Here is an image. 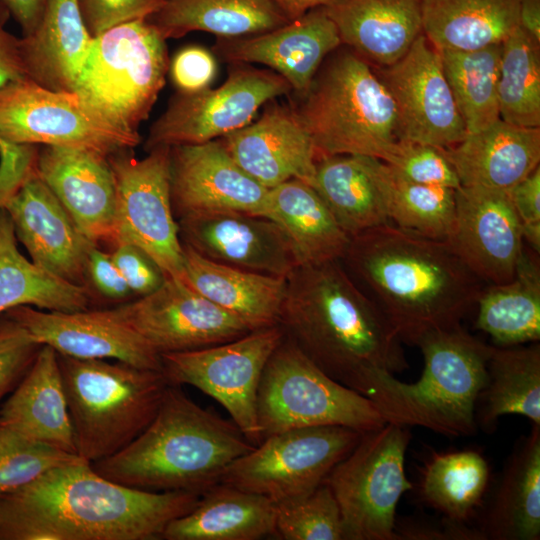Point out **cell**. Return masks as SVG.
Here are the masks:
<instances>
[{
    "mask_svg": "<svg viewBox=\"0 0 540 540\" xmlns=\"http://www.w3.org/2000/svg\"><path fill=\"white\" fill-rule=\"evenodd\" d=\"M200 494L113 482L80 458L0 494V540H158Z\"/></svg>",
    "mask_w": 540,
    "mask_h": 540,
    "instance_id": "cell-1",
    "label": "cell"
},
{
    "mask_svg": "<svg viewBox=\"0 0 540 540\" xmlns=\"http://www.w3.org/2000/svg\"><path fill=\"white\" fill-rule=\"evenodd\" d=\"M279 325L326 375L368 399L382 373L409 367L397 333L340 260L293 270Z\"/></svg>",
    "mask_w": 540,
    "mask_h": 540,
    "instance_id": "cell-2",
    "label": "cell"
},
{
    "mask_svg": "<svg viewBox=\"0 0 540 540\" xmlns=\"http://www.w3.org/2000/svg\"><path fill=\"white\" fill-rule=\"evenodd\" d=\"M342 260L410 345L430 331L460 325L483 289L446 240L391 223L352 237Z\"/></svg>",
    "mask_w": 540,
    "mask_h": 540,
    "instance_id": "cell-3",
    "label": "cell"
},
{
    "mask_svg": "<svg viewBox=\"0 0 540 540\" xmlns=\"http://www.w3.org/2000/svg\"><path fill=\"white\" fill-rule=\"evenodd\" d=\"M254 447L232 420L169 385L149 425L117 453L90 464L106 479L131 488L201 495Z\"/></svg>",
    "mask_w": 540,
    "mask_h": 540,
    "instance_id": "cell-4",
    "label": "cell"
},
{
    "mask_svg": "<svg viewBox=\"0 0 540 540\" xmlns=\"http://www.w3.org/2000/svg\"><path fill=\"white\" fill-rule=\"evenodd\" d=\"M415 346L424 360L421 377L405 383L392 373H382L370 400L386 422L452 437L475 434L476 402L487 380L492 345L460 324L430 331Z\"/></svg>",
    "mask_w": 540,
    "mask_h": 540,
    "instance_id": "cell-5",
    "label": "cell"
},
{
    "mask_svg": "<svg viewBox=\"0 0 540 540\" xmlns=\"http://www.w3.org/2000/svg\"><path fill=\"white\" fill-rule=\"evenodd\" d=\"M299 98L294 108L318 159L360 155L386 162L395 152L400 136L394 101L381 78L356 53L340 51L332 56Z\"/></svg>",
    "mask_w": 540,
    "mask_h": 540,
    "instance_id": "cell-6",
    "label": "cell"
},
{
    "mask_svg": "<svg viewBox=\"0 0 540 540\" xmlns=\"http://www.w3.org/2000/svg\"><path fill=\"white\" fill-rule=\"evenodd\" d=\"M57 355L77 455L89 463L132 442L155 416L169 386L162 371Z\"/></svg>",
    "mask_w": 540,
    "mask_h": 540,
    "instance_id": "cell-7",
    "label": "cell"
},
{
    "mask_svg": "<svg viewBox=\"0 0 540 540\" xmlns=\"http://www.w3.org/2000/svg\"><path fill=\"white\" fill-rule=\"evenodd\" d=\"M169 62L166 39L147 19L121 24L93 38L74 92L111 125L138 133Z\"/></svg>",
    "mask_w": 540,
    "mask_h": 540,
    "instance_id": "cell-8",
    "label": "cell"
},
{
    "mask_svg": "<svg viewBox=\"0 0 540 540\" xmlns=\"http://www.w3.org/2000/svg\"><path fill=\"white\" fill-rule=\"evenodd\" d=\"M257 419L262 440L303 427L333 425L364 433L387 423L370 399L326 375L285 334L262 373Z\"/></svg>",
    "mask_w": 540,
    "mask_h": 540,
    "instance_id": "cell-9",
    "label": "cell"
},
{
    "mask_svg": "<svg viewBox=\"0 0 540 540\" xmlns=\"http://www.w3.org/2000/svg\"><path fill=\"white\" fill-rule=\"evenodd\" d=\"M409 427L387 422L362 433L325 482L342 515L344 540H396V508L413 490L405 474Z\"/></svg>",
    "mask_w": 540,
    "mask_h": 540,
    "instance_id": "cell-10",
    "label": "cell"
},
{
    "mask_svg": "<svg viewBox=\"0 0 540 540\" xmlns=\"http://www.w3.org/2000/svg\"><path fill=\"white\" fill-rule=\"evenodd\" d=\"M361 435L333 425L272 434L234 460L219 482L266 497L275 506L293 503L320 486Z\"/></svg>",
    "mask_w": 540,
    "mask_h": 540,
    "instance_id": "cell-11",
    "label": "cell"
},
{
    "mask_svg": "<svg viewBox=\"0 0 540 540\" xmlns=\"http://www.w3.org/2000/svg\"><path fill=\"white\" fill-rule=\"evenodd\" d=\"M130 150L107 157L116 188L114 246H137L165 277L185 282L182 241L170 193V147H156L142 159Z\"/></svg>",
    "mask_w": 540,
    "mask_h": 540,
    "instance_id": "cell-12",
    "label": "cell"
},
{
    "mask_svg": "<svg viewBox=\"0 0 540 540\" xmlns=\"http://www.w3.org/2000/svg\"><path fill=\"white\" fill-rule=\"evenodd\" d=\"M284 338L280 325L202 349L161 354L169 385H191L221 404L254 446L262 441L257 396L263 370Z\"/></svg>",
    "mask_w": 540,
    "mask_h": 540,
    "instance_id": "cell-13",
    "label": "cell"
},
{
    "mask_svg": "<svg viewBox=\"0 0 540 540\" xmlns=\"http://www.w3.org/2000/svg\"><path fill=\"white\" fill-rule=\"evenodd\" d=\"M0 141L74 148L108 157L141 137L93 112L75 92H57L28 78L0 89Z\"/></svg>",
    "mask_w": 540,
    "mask_h": 540,
    "instance_id": "cell-14",
    "label": "cell"
},
{
    "mask_svg": "<svg viewBox=\"0 0 540 540\" xmlns=\"http://www.w3.org/2000/svg\"><path fill=\"white\" fill-rule=\"evenodd\" d=\"M290 92V84L278 73L232 63L219 87L178 92L151 125L144 148L148 152L222 138L251 123L262 106Z\"/></svg>",
    "mask_w": 540,
    "mask_h": 540,
    "instance_id": "cell-15",
    "label": "cell"
},
{
    "mask_svg": "<svg viewBox=\"0 0 540 540\" xmlns=\"http://www.w3.org/2000/svg\"><path fill=\"white\" fill-rule=\"evenodd\" d=\"M115 309L159 355L202 349L252 331L240 318L174 278L166 277L154 292Z\"/></svg>",
    "mask_w": 540,
    "mask_h": 540,
    "instance_id": "cell-16",
    "label": "cell"
},
{
    "mask_svg": "<svg viewBox=\"0 0 540 540\" xmlns=\"http://www.w3.org/2000/svg\"><path fill=\"white\" fill-rule=\"evenodd\" d=\"M380 78L395 104L400 140L448 149L464 139L439 52L424 34Z\"/></svg>",
    "mask_w": 540,
    "mask_h": 540,
    "instance_id": "cell-17",
    "label": "cell"
},
{
    "mask_svg": "<svg viewBox=\"0 0 540 540\" xmlns=\"http://www.w3.org/2000/svg\"><path fill=\"white\" fill-rule=\"evenodd\" d=\"M39 344L80 359H112L162 371L160 355L115 308L72 312L18 306L6 311Z\"/></svg>",
    "mask_w": 540,
    "mask_h": 540,
    "instance_id": "cell-18",
    "label": "cell"
},
{
    "mask_svg": "<svg viewBox=\"0 0 540 540\" xmlns=\"http://www.w3.org/2000/svg\"><path fill=\"white\" fill-rule=\"evenodd\" d=\"M446 241L484 283L511 281L524 246L509 192L466 186L456 189L455 218Z\"/></svg>",
    "mask_w": 540,
    "mask_h": 540,
    "instance_id": "cell-19",
    "label": "cell"
},
{
    "mask_svg": "<svg viewBox=\"0 0 540 540\" xmlns=\"http://www.w3.org/2000/svg\"><path fill=\"white\" fill-rule=\"evenodd\" d=\"M170 193L179 219L216 211L260 216L268 189L234 161L219 138L170 147Z\"/></svg>",
    "mask_w": 540,
    "mask_h": 540,
    "instance_id": "cell-20",
    "label": "cell"
},
{
    "mask_svg": "<svg viewBox=\"0 0 540 540\" xmlns=\"http://www.w3.org/2000/svg\"><path fill=\"white\" fill-rule=\"evenodd\" d=\"M182 242L228 266L287 278L298 266L289 240L272 220L239 211H216L178 221Z\"/></svg>",
    "mask_w": 540,
    "mask_h": 540,
    "instance_id": "cell-21",
    "label": "cell"
},
{
    "mask_svg": "<svg viewBox=\"0 0 540 540\" xmlns=\"http://www.w3.org/2000/svg\"><path fill=\"white\" fill-rule=\"evenodd\" d=\"M3 208L32 262L67 282L88 286V255L96 245L80 232L38 172Z\"/></svg>",
    "mask_w": 540,
    "mask_h": 540,
    "instance_id": "cell-22",
    "label": "cell"
},
{
    "mask_svg": "<svg viewBox=\"0 0 540 540\" xmlns=\"http://www.w3.org/2000/svg\"><path fill=\"white\" fill-rule=\"evenodd\" d=\"M341 40L321 7L276 29L240 38H218L213 51L232 63L260 64L278 73L298 97L309 89L326 57Z\"/></svg>",
    "mask_w": 540,
    "mask_h": 540,
    "instance_id": "cell-23",
    "label": "cell"
},
{
    "mask_svg": "<svg viewBox=\"0 0 540 540\" xmlns=\"http://www.w3.org/2000/svg\"><path fill=\"white\" fill-rule=\"evenodd\" d=\"M220 139L234 161L267 189L292 179L313 184L318 157L294 106L272 100L255 122Z\"/></svg>",
    "mask_w": 540,
    "mask_h": 540,
    "instance_id": "cell-24",
    "label": "cell"
},
{
    "mask_svg": "<svg viewBox=\"0 0 540 540\" xmlns=\"http://www.w3.org/2000/svg\"><path fill=\"white\" fill-rule=\"evenodd\" d=\"M37 172L80 232L98 246H114L116 188L107 157L58 147L39 148Z\"/></svg>",
    "mask_w": 540,
    "mask_h": 540,
    "instance_id": "cell-25",
    "label": "cell"
},
{
    "mask_svg": "<svg viewBox=\"0 0 540 540\" xmlns=\"http://www.w3.org/2000/svg\"><path fill=\"white\" fill-rule=\"evenodd\" d=\"M0 425L77 455L58 355L50 346L42 345L28 371L0 405Z\"/></svg>",
    "mask_w": 540,
    "mask_h": 540,
    "instance_id": "cell-26",
    "label": "cell"
},
{
    "mask_svg": "<svg viewBox=\"0 0 540 540\" xmlns=\"http://www.w3.org/2000/svg\"><path fill=\"white\" fill-rule=\"evenodd\" d=\"M461 186L509 192L540 162V128L502 119L444 149Z\"/></svg>",
    "mask_w": 540,
    "mask_h": 540,
    "instance_id": "cell-27",
    "label": "cell"
},
{
    "mask_svg": "<svg viewBox=\"0 0 540 540\" xmlns=\"http://www.w3.org/2000/svg\"><path fill=\"white\" fill-rule=\"evenodd\" d=\"M321 8L341 43L381 66L397 62L423 34L421 0H331Z\"/></svg>",
    "mask_w": 540,
    "mask_h": 540,
    "instance_id": "cell-28",
    "label": "cell"
},
{
    "mask_svg": "<svg viewBox=\"0 0 540 540\" xmlns=\"http://www.w3.org/2000/svg\"><path fill=\"white\" fill-rule=\"evenodd\" d=\"M92 41L77 0H49L36 28L19 39L26 77L52 91L74 92Z\"/></svg>",
    "mask_w": 540,
    "mask_h": 540,
    "instance_id": "cell-29",
    "label": "cell"
},
{
    "mask_svg": "<svg viewBox=\"0 0 540 540\" xmlns=\"http://www.w3.org/2000/svg\"><path fill=\"white\" fill-rule=\"evenodd\" d=\"M185 282L253 330L279 325L287 278L208 259L182 242Z\"/></svg>",
    "mask_w": 540,
    "mask_h": 540,
    "instance_id": "cell-30",
    "label": "cell"
},
{
    "mask_svg": "<svg viewBox=\"0 0 540 540\" xmlns=\"http://www.w3.org/2000/svg\"><path fill=\"white\" fill-rule=\"evenodd\" d=\"M480 514L485 540L540 539V425L517 441Z\"/></svg>",
    "mask_w": 540,
    "mask_h": 540,
    "instance_id": "cell-31",
    "label": "cell"
},
{
    "mask_svg": "<svg viewBox=\"0 0 540 540\" xmlns=\"http://www.w3.org/2000/svg\"><path fill=\"white\" fill-rule=\"evenodd\" d=\"M260 216L282 229L298 266L341 261L350 244L317 192L298 179L268 189Z\"/></svg>",
    "mask_w": 540,
    "mask_h": 540,
    "instance_id": "cell-32",
    "label": "cell"
},
{
    "mask_svg": "<svg viewBox=\"0 0 540 540\" xmlns=\"http://www.w3.org/2000/svg\"><path fill=\"white\" fill-rule=\"evenodd\" d=\"M276 536V506L266 497L216 483L169 523L166 540H258Z\"/></svg>",
    "mask_w": 540,
    "mask_h": 540,
    "instance_id": "cell-33",
    "label": "cell"
},
{
    "mask_svg": "<svg viewBox=\"0 0 540 540\" xmlns=\"http://www.w3.org/2000/svg\"><path fill=\"white\" fill-rule=\"evenodd\" d=\"M490 480L489 463L479 450H430L419 467L417 496L442 518L468 524L482 509Z\"/></svg>",
    "mask_w": 540,
    "mask_h": 540,
    "instance_id": "cell-34",
    "label": "cell"
},
{
    "mask_svg": "<svg viewBox=\"0 0 540 540\" xmlns=\"http://www.w3.org/2000/svg\"><path fill=\"white\" fill-rule=\"evenodd\" d=\"M521 0H421L422 30L437 49L501 44L519 27Z\"/></svg>",
    "mask_w": 540,
    "mask_h": 540,
    "instance_id": "cell-35",
    "label": "cell"
},
{
    "mask_svg": "<svg viewBox=\"0 0 540 540\" xmlns=\"http://www.w3.org/2000/svg\"><path fill=\"white\" fill-rule=\"evenodd\" d=\"M520 415L540 425V345L492 346L487 380L478 395L475 420L486 433L500 417Z\"/></svg>",
    "mask_w": 540,
    "mask_h": 540,
    "instance_id": "cell-36",
    "label": "cell"
},
{
    "mask_svg": "<svg viewBox=\"0 0 540 540\" xmlns=\"http://www.w3.org/2000/svg\"><path fill=\"white\" fill-rule=\"evenodd\" d=\"M372 160L369 156L332 155L316 163L312 187L350 238L390 223Z\"/></svg>",
    "mask_w": 540,
    "mask_h": 540,
    "instance_id": "cell-37",
    "label": "cell"
},
{
    "mask_svg": "<svg viewBox=\"0 0 540 540\" xmlns=\"http://www.w3.org/2000/svg\"><path fill=\"white\" fill-rule=\"evenodd\" d=\"M167 40L193 31L217 38L264 33L290 20L271 0H165L147 19Z\"/></svg>",
    "mask_w": 540,
    "mask_h": 540,
    "instance_id": "cell-38",
    "label": "cell"
},
{
    "mask_svg": "<svg viewBox=\"0 0 540 540\" xmlns=\"http://www.w3.org/2000/svg\"><path fill=\"white\" fill-rule=\"evenodd\" d=\"M537 254L523 248L509 282L483 287L476 305V328L494 346L510 347L540 340V267Z\"/></svg>",
    "mask_w": 540,
    "mask_h": 540,
    "instance_id": "cell-39",
    "label": "cell"
},
{
    "mask_svg": "<svg viewBox=\"0 0 540 540\" xmlns=\"http://www.w3.org/2000/svg\"><path fill=\"white\" fill-rule=\"evenodd\" d=\"M92 299L88 286L67 282L23 256L12 221L0 208V314L18 306L80 311L89 309Z\"/></svg>",
    "mask_w": 540,
    "mask_h": 540,
    "instance_id": "cell-40",
    "label": "cell"
},
{
    "mask_svg": "<svg viewBox=\"0 0 540 540\" xmlns=\"http://www.w3.org/2000/svg\"><path fill=\"white\" fill-rule=\"evenodd\" d=\"M501 50L502 43L474 50H437L467 133L483 130L500 119Z\"/></svg>",
    "mask_w": 540,
    "mask_h": 540,
    "instance_id": "cell-41",
    "label": "cell"
},
{
    "mask_svg": "<svg viewBox=\"0 0 540 540\" xmlns=\"http://www.w3.org/2000/svg\"><path fill=\"white\" fill-rule=\"evenodd\" d=\"M372 165L389 220L425 237L447 240L455 218V190L408 181L377 158Z\"/></svg>",
    "mask_w": 540,
    "mask_h": 540,
    "instance_id": "cell-42",
    "label": "cell"
},
{
    "mask_svg": "<svg viewBox=\"0 0 540 540\" xmlns=\"http://www.w3.org/2000/svg\"><path fill=\"white\" fill-rule=\"evenodd\" d=\"M539 44L520 26L502 42L498 102L500 119L540 128Z\"/></svg>",
    "mask_w": 540,
    "mask_h": 540,
    "instance_id": "cell-43",
    "label": "cell"
},
{
    "mask_svg": "<svg viewBox=\"0 0 540 540\" xmlns=\"http://www.w3.org/2000/svg\"><path fill=\"white\" fill-rule=\"evenodd\" d=\"M276 536L284 540H344L340 507L325 481L307 497L276 506Z\"/></svg>",
    "mask_w": 540,
    "mask_h": 540,
    "instance_id": "cell-44",
    "label": "cell"
},
{
    "mask_svg": "<svg viewBox=\"0 0 540 540\" xmlns=\"http://www.w3.org/2000/svg\"><path fill=\"white\" fill-rule=\"evenodd\" d=\"M80 458L0 425V494L14 491L48 470Z\"/></svg>",
    "mask_w": 540,
    "mask_h": 540,
    "instance_id": "cell-45",
    "label": "cell"
},
{
    "mask_svg": "<svg viewBox=\"0 0 540 540\" xmlns=\"http://www.w3.org/2000/svg\"><path fill=\"white\" fill-rule=\"evenodd\" d=\"M385 163L399 176L414 183L454 190L461 186L443 148L400 140Z\"/></svg>",
    "mask_w": 540,
    "mask_h": 540,
    "instance_id": "cell-46",
    "label": "cell"
},
{
    "mask_svg": "<svg viewBox=\"0 0 540 540\" xmlns=\"http://www.w3.org/2000/svg\"><path fill=\"white\" fill-rule=\"evenodd\" d=\"M41 344L6 312L0 314V405L35 360Z\"/></svg>",
    "mask_w": 540,
    "mask_h": 540,
    "instance_id": "cell-47",
    "label": "cell"
},
{
    "mask_svg": "<svg viewBox=\"0 0 540 540\" xmlns=\"http://www.w3.org/2000/svg\"><path fill=\"white\" fill-rule=\"evenodd\" d=\"M165 0H77L83 21L94 38L121 24L148 19Z\"/></svg>",
    "mask_w": 540,
    "mask_h": 540,
    "instance_id": "cell-48",
    "label": "cell"
},
{
    "mask_svg": "<svg viewBox=\"0 0 540 540\" xmlns=\"http://www.w3.org/2000/svg\"><path fill=\"white\" fill-rule=\"evenodd\" d=\"M168 73L178 92L194 93L210 87L217 74V62L206 48L189 45L173 56Z\"/></svg>",
    "mask_w": 540,
    "mask_h": 540,
    "instance_id": "cell-49",
    "label": "cell"
},
{
    "mask_svg": "<svg viewBox=\"0 0 540 540\" xmlns=\"http://www.w3.org/2000/svg\"><path fill=\"white\" fill-rule=\"evenodd\" d=\"M110 255L130 291L140 297L154 292L166 278L157 264L133 244H117Z\"/></svg>",
    "mask_w": 540,
    "mask_h": 540,
    "instance_id": "cell-50",
    "label": "cell"
},
{
    "mask_svg": "<svg viewBox=\"0 0 540 540\" xmlns=\"http://www.w3.org/2000/svg\"><path fill=\"white\" fill-rule=\"evenodd\" d=\"M38 146L0 141V208L37 173Z\"/></svg>",
    "mask_w": 540,
    "mask_h": 540,
    "instance_id": "cell-51",
    "label": "cell"
},
{
    "mask_svg": "<svg viewBox=\"0 0 540 540\" xmlns=\"http://www.w3.org/2000/svg\"><path fill=\"white\" fill-rule=\"evenodd\" d=\"M396 540H485L477 527L442 518L440 522L419 518L397 520Z\"/></svg>",
    "mask_w": 540,
    "mask_h": 540,
    "instance_id": "cell-52",
    "label": "cell"
},
{
    "mask_svg": "<svg viewBox=\"0 0 540 540\" xmlns=\"http://www.w3.org/2000/svg\"><path fill=\"white\" fill-rule=\"evenodd\" d=\"M87 277L93 287L111 300H123L131 293L110 253L98 246L91 248L87 261Z\"/></svg>",
    "mask_w": 540,
    "mask_h": 540,
    "instance_id": "cell-53",
    "label": "cell"
},
{
    "mask_svg": "<svg viewBox=\"0 0 540 540\" xmlns=\"http://www.w3.org/2000/svg\"><path fill=\"white\" fill-rule=\"evenodd\" d=\"M515 213L525 229H540V167L509 191Z\"/></svg>",
    "mask_w": 540,
    "mask_h": 540,
    "instance_id": "cell-54",
    "label": "cell"
},
{
    "mask_svg": "<svg viewBox=\"0 0 540 540\" xmlns=\"http://www.w3.org/2000/svg\"><path fill=\"white\" fill-rule=\"evenodd\" d=\"M19 39L0 25V89L27 78L20 55Z\"/></svg>",
    "mask_w": 540,
    "mask_h": 540,
    "instance_id": "cell-55",
    "label": "cell"
},
{
    "mask_svg": "<svg viewBox=\"0 0 540 540\" xmlns=\"http://www.w3.org/2000/svg\"><path fill=\"white\" fill-rule=\"evenodd\" d=\"M10 16L20 25L23 36L30 34L40 22L49 0H1Z\"/></svg>",
    "mask_w": 540,
    "mask_h": 540,
    "instance_id": "cell-56",
    "label": "cell"
},
{
    "mask_svg": "<svg viewBox=\"0 0 540 540\" xmlns=\"http://www.w3.org/2000/svg\"><path fill=\"white\" fill-rule=\"evenodd\" d=\"M519 26L540 44V0H521Z\"/></svg>",
    "mask_w": 540,
    "mask_h": 540,
    "instance_id": "cell-57",
    "label": "cell"
},
{
    "mask_svg": "<svg viewBox=\"0 0 540 540\" xmlns=\"http://www.w3.org/2000/svg\"><path fill=\"white\" fill-rule=\"evenodd\" d=\"M291 21L331 0H271Z\"/></svg>",
    "mask_w": 540,
    "mask_h": 540,
    "instance_id": "cell-58",
    "label": "cell"
},
{
    "mask_svg": "<svg viewBox=\"0 0 540 540\" xmlns=\"http://www.w3.org/2000/svg\"><path fill=\"white\" fill-rule=\"evenodd\" d=\"M10 17V13L4 3L0 0V25L4 26Z\"/></svg>",
    "mask_w": 540,
    "mask_h": 540,
    "instance_id": "cell-59",
    "label": "cell"
}]
</instances>
